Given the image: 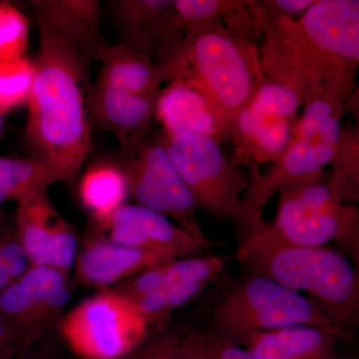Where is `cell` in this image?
I'll return each mask as SVG.
<instances>
[{"instance_id":"obj_8","label":"cell","mask_w":359,"mask_h":359,"mask_svg":"<svg viewBox=\"0 0 359 359\" xmlns=\"http://www.w3.org/2000/svg\"><path fill=\"white\" fill-rule=\"evenodd\" d=\"M149 325L126 297L103 290L68 311L59 332L82 359H123L146 339Z\"/></svg>"},{"instance_id":"obj_13","label":"cell","mask_w":359,"mask_h":359,"mask_svg":"<svg viewBox=\"0 0 359 359\" xmlns=\"http://www.w3.org/2000/svg\"><path fill=\"white\" fill-rule=\"evenodd\" d=\"M92 231L132 249L162 252L175 259L204 256L208 250L173 221L138 204H125L92 223Z\"/></svg>"},{"instance_id":"obj_11","label":"cell","mask_w":359,"mask_h":359,"mask_svg":"<svg viewBox=\"0 0 359 359\" xmlns=\"http://www.w3.org/2000/svg\"><path fill=\"white\" fill-rule=\"evenodd\" d=\"M69 295L68 275L50 266H30L0 292V318L28 349L58 318Z\"/></svg>"},{"instance_id":"obj_21","label":"cell","mask_w":359,"mask_h":359,"mask_svg":"<svg viewBox=\"0 0 359 359\" xmlns=\"http://www.w3.org/2000/svg\"><path fill=\"white\" fill-rule=\"evenodd\" d=\"M94 85L155 99L165 84L162 68L125 42L109 44L99 57Z\"/></svg>"},{"instance_id":"obj_4","label":"cell","mask_w":359,"mask_h":359,"mask_svg":"<svg viewBox=\"0 0 359 359\" xmlns=\"http://www.w3.org/2000/svg\"><path fill=\"white\" fill-rule=\"evenodd\" d=\"M159 65L165 84L182 82L207 99L228 140L236 118L264 76L257 44L231 34L221 21L196 33Z\"/></svg>"},{"instance_id":"obj_36","label":"cell","mask_w":359,"mask_h":359,"mask_svg":"<svg viewBox=\"0 0 359 359\" xmlns=\"http://www.w3.org/2000/svg\"><path fill=\"white\" fill-rule=\"evenodd\" d=\"M4 127V116L0 114V138H1L2 131Z\"/></svg>"},{"instance_id":"obj_17","label":"cell","mask_w":359,"mask_h":359,"mask_svg":"<svg viewBox=\"0 0 359 359\" xmlns=\"http://www.w3.org/2000/svg\"><path fill=\"white\" fill-rule=\"evenodd\" d=\"M26 4L35 22L58 33L87 62L98 61L109 45L101 32L98 0H30Z\"/></svg>"},{"instance_id":"obj_33","label":"cell","mask_w":359,"mask_h":359,"mask_svg":"<svg viewBox=\"0 0 359 359\" xmlns=\"http://www.w3.org/2000/svg\"><path fill=\"white\" fill-rule=\"evenodd\" d=\"M185 332L179 327H169L147 335L123 359H182L180 346Z\"/></svg>"},{"instance_id":"obj_15","label":"cell","mask_w":359,"mask_h":359,"mask_svg":"<svg viewBox=\"0 0 359 359\" xmlns=\"http://www.w3.org/2000/svg\"><path fill=\"white\" fill-rule=\"evenodd\" d=\"M229 257L218 255L184 257L163 264L159 289L131 302L149 323L197 299L226 268Z\"/></svg>"},{"instance_id":"obj_23","label":"cell","mask_w":359,"mask_h":359,"mask_svg":"<svg viewBox=\"0 0 359 359\" xmlns=\"http://www.w3.org/2000/svg\"><path fill=\"white\" fill-rule=\"evenodd\" d=\"M80 202L91 223L107 219L129 197L128 179L117 156H103L84 170L78 186Z\"/></svg>"},{"instance_id":"obj_12","label":"cell","mask_w":359,"mask_h":359,"mask_svg":"<svg viewBox=\"0 0 359 359\" xmlns=\"http://www.w3.org/2000/svg\"><path fill=\"white\" fill-rule=\"evenodd\" d=\"M16 230L30 266H50L68 275L77 256V238L53 205L48 188H40L16 202Z\"/></svg>"},{"instance_id":"obj_16","label":"cell","mask_w":359,"mask_h":359,"mask_svg":"<svg viewBox=\"0 0 359 359\" xmlns=\"http://www.w3.org/2000/svg\"><path fill=\"white\" fill-rule=\"evenodd\" d=\"M171 259L175 257L162 252L116 244L91 231L77 252L74 264L82 285L105 289Z\"/></svg>"},{"instance_id":"obj_32","label":"cell","mask_w":359,"mask_h":359,"mask_svg":"<svg viewBox=\"0 0 359 359\" xmlns=\"http://www.w3.org/2000/svg\"><path fill=\"white\" fill-rule=\"evenodd\" d=\"M29 28L27 16L18 6L0 1V62L26 55Z\"/></svg>"},{"instance_id":"obj_9","label":"cell","mask_w":359,"mask_h":359,"mask_svg":"<svg viewBox=\"0 0 359 359\" xmlns=\"http://www.w3.org/2000/svg\"><path fill=\"white\" fill-rule=\"evenodd\" d=\"M161 136L199 209L235 223L249 186V174L231 162L211 137L162 131Z\"/></svg>"},{"instance_id":"obj_25","label":"cell","mask_w":359,"mask_h":359,"mask_svg":"<svg viewBox=\"0 0 359 359\" xmlns=\"http://www.w3.org/2000/svg\"><path fill=\"white\" fill-rule=\"evenodd\" d=\"M354 79L355 78L328 85L304 106V113L301 118H297L292 129L290 144L297 143L311 136L323 128L330 120L340 117L344 104L353 93Z\"/></svg>"},{"instance_id":"obj_20","label":"cell","mask_w":359,"mask_h":359,"mask_svg":"<svg viewBox=\"0 0 359 359\" xmlns=\"http://www.w3.org/2000/svg\"><path fill=\"white\" fill-rule=\"evenodd\" d=\"M154 117L168 134L203 135L217 142L228 140L218 116L197 90L174 81L155 98Z\"/></svg>"},{"instance_id":"obj_27","label":"cell","mask_w":359,"mask_h":359,"mask_svg":"<svg viewBox=\"0 0 359 359\" xmlns=\"http://www.w3.org/2000/svg\"><path fill=\"white\" fill-rule=\"evenodd\" d=\"M244 106L271 119L297 122L302 104L292 90L264 75Z\"/></svg>"},{"instance_id":"obj_2","label":"cell","mask_w":359,"mask_h":359,"mask_svg":"<svg viewBox=\"0 0 359 359\" xmlns=\"http://www.w3.org/2000/svg\"><path fill=\"white\" fill-rule=\"evenodd\" d=\"M37 28L26 143L32 157L63 181L80 171L91 151L90 63L58 33L40 23Z\"/></svg>"},{"instance_id":"obj_7","label":"cell","mask_w":359,"mask_h":359,"mask_svg":"<svg viewBox=\"0 0 359 359\" xmlns=\"http://www.w3.org/2000/svg\"><path fill=\"white\" fill-rule=\"evenodd\" d=\"M116 156L126 172L129 196L137 204L167 217L208 249L218 244L202 230L199 207L170 158L160 130L153 128Z\"/></svg>"},{"instance_id":"obj_14","label":"cell","mask_w":359,"mask_h":359,"mask_svg":"<svg viewBox=\"0 0 359 359\" xmlns=\"http://www.w3.org/2000/svg\"><path fill=\"white\" fill-rule=\"evenodd\" d=\"M108 4L121 32L122 42L158 65L185 44L174 0H112Z\"/></svg>"},{"instance_id":"obj_31","label":"cell","mask_w":359,"mask_h":359,"mask_svg":"<svg viewBox=\"0 0 359 359\" xmlns=\"http://www.w3.org/2000/svg\"><path fill=\"white\" fill-rule=\"evenodd\" d=\"M180 353L182 359H255L244 347L212 330L186 332Z\"/></svg>"},{"instance_id":"obj_26","label":"cell","mask_w":359,"mask_h":359,"mask_svg":"<svg viewBox=\"0 0 359 359\" xmlns=\"http://www.w3.org/2000/svg\"><path fill=\"white\" fill-rule=\"evenodd\" d=\"M358 142V127H341L330 162L332 172L330 181L339 189L344 201L348 202H356L359 196Z\"/></svg>"},{"instance_id":"obj_1","label":"cell","mask_w":359,"mask_h":359,"mask_svg":"<svg viewBox=\"0 0 359 359\" xmlns=\"http://www.w3.org/2000/svg\"><path fill=\"white\" fill-rule=\"evenodd\" d=\"M259 18L262 70L297 94L302 106L328 85L355 78L358 0H318L297 18Z\"/></svg>"},{"instance_id":"obj_18","label":"cell","mask_w":359,"mask_h":359,"mask_svg":"<svg viewBox=\"0 0 359 359\" xmlns=\"http://www.w3.org/2000/svg\"><path fill=\"white\" fill-rule=\"evenodd\" d=\"M155 99L91 84L87 108L91 125L114 135L127 150L154 126Z\"/></svg>"},{"instance_id":"obj_28","label":"cell","mask_w":359,"mask_h":359,"mask_svg":"<svg viewBox=\"0 0 359 359\" xmlns=\"http://www.w3.org/2000/svg\"><path fill=\"white\" fill-rule=\"evenodd\" d=\"M243 2V0H174L175 11L186 41L208 26L219 21L223 22L240 8Z\"/></svg>"},{"instance_id":"obj_3","label":"cell","mask_w":359,"mask_h":359,"mask_svg":"<svg viewBox=\"0 0 359 359\" xmlns=\"http://www.w3.org/2000/svg\"><path fill=\"white\" fill-rule=\"evenodd\" d=\"M237 259L250 276H263L294 292H306L337 325L359 316L358 269L332 248L290 244L263 218L238 229Z\"/></svg>"},{"instance_id":"obj_30","label":"cell","mask_w":359,"mask_h":359,"mask_svg":"<svg viewBox=\"0 0 359 359\" xmlns=\"http://www.w3.org/2000/svg\"><path fill=\"white\" fill-rule=\"evenodd\" d=\"M30 268L16 230L14 212L0 208V292Z\"/></svg>"},{"instance_id":"obj_35","label":"cell","mask_w":359,"mask_h":359,"mask_svg":"<svg viewBox=\"0 0 359 359\" xmlns=\"http://www.w3.org/2000/svg\"><path fill=\"white\" fill-rule=\"evenodd\" d=\"M27 351L18 335L0 318V359H15Z\"/></svg>"},{"instance_id":"obj_34","label":"cell","mask_w":359,"mask_h":359,"mask_svg":"<svg viewBox=\"0 0 359 359\" xmlns=\"http://www.w3.org/2000/svg\"><path fill=\"white\" fill-rule=\"evenodd\" d=\"M318 0H261L256 1L259 16L297 18L306 13Z\"/></svg>"},{"instance_id":"obj_6","label":"cell","mask_w":359,"mask_h":359,"mask_svg":"<svg viewBox=\"0 0 359 359\" xmlns=\"http://www.w3.org/2000/svg\"><path fill=\"white\" fill-rule=\"evenodd\" d=\"M271 230L290 244L325 247L337 241L356 264L359 255V212L344 204L339 189L323 178L282 189Z\"/></svg>"},{"instance_id":"obj_29","label":"cell","mask_w":359,"mask_h":359,"mask_svg":"<svg viewBox=\"0 0 359 359\" xmlns=\"http://www.w3.org/2000/svg\"><path fill=\"white\" fill-rule=\"evenodd\" d=\"M34 78L32 57L21 56L0 62V114L27 104Z\"/></svg>"},{"instance_id":"obj_22","label":"cell","mask_w":359,"mask_h":359,"mask_svg":"<svg viewBox=\"0 0 359 359\" xmlns=\"http://www.w3.org/2000/svg\"><path fill=\"white\" fill-rule=\"evenodd\" d=\"M294 124L264 117L244 106L236 118L230 138L238 162L249 168L273 164L289 147Z\"/></svg>"},{"instance_id":"obj_5","label":"cell","mask_w":359,"mask_h":359,"mask_svg":"<svg viewBox=\"0 0 359 359\" xmlns=\"http://www.w3.org/2000/svg\"><path fill=\"white\" fill-rule=\"evenodd\" d=\"M211 323L212 332L237 344L247 335L263 330L334 325L311 299L257 276L233 285L215 302Z\"/></svg>"},{"instance_id":"obj_37","label":"cell","mask_w":359,"mask_h":359,"mask_svg":"<svg viewBox=\"0 0 359 359\" xmlns=\"http://www.w3.org/2000/svg\"><path fill=\"white\" fill-rule=\"evenodd\" d=\"M15 359H28V358H26V353H25L21 354L20 356H18V358H15Z\"/></svg>"},{"instance_id":"obj_19","label":"cell","mask_w":359,"mask_h":359,"mask_svg":"<svg viewBox=\"0 0 359 359\" xmlns=\"http://www.w3.org/2000/svg\"><path fill=\"white\" fill-rule=\"evenodd\" d=\"M346 327L342 325H292L263 330L241 339L255 359H337V346Z\"/></svg>"},{"instance_id":"obj_10","label":"cell","mask_w":359,"mask_h":359,"mask_svg":"<svg viewBox=\"0 0 359 359\" xmlns=\"http://www.w3.org/2000/svg\"><path fill=\"white\" fill-rule=\"evenodd\" d=\"M339 119L335 117L316 133L290 144L266 174L259 166L250 167L249 186L233 223L238 230L263 218L264 207L282 189L325 178L323 170L332 162L339 139Z\"/></svg>"},{"instance_id":"obj_24","label":"cell","mask_w":359,"mask_h":359,"mask_svg":"<svg viewBox=\"0 0 359 359\" xmlns=\"http://www.w3.org/2000/svg\"><path fill=\"white\" fill-rule=\"evenodd\" d=\"M60 181L57 175L36 158H11L0 155V208L18 202L32 191L49 188Z\"/></svg>"}]
</instances>
